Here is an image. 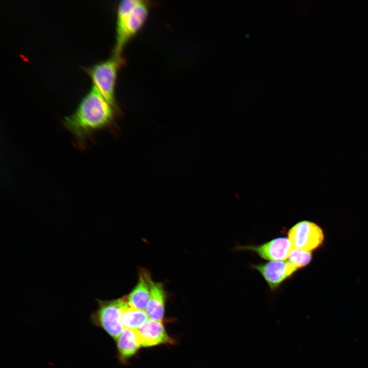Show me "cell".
Instances as JSON below:
<instances>
[{"label":"cell","mask_w":368,"mask_h":368,"mask_svg":"<svg viewBox=\"0 0 368 368\" xmlns=\"http://www.w3.org/2000/svg\"><path fill=\"white\" fill-rule=\"evenodd\" d=\"M117 341L119 357L122 362L133 356L142 346L134 329L124 328Z\"/></svg>","instance_id":"11"},{"label":"cell","mask_w":368,"mask_h":368,"mask_svg":"<svg viewBox=\"0 0 368 368\" xmlns=\"http://www.w3.org/2000/svg\"><path fill=\"white\" fill-rule=\"evenodd\" d=\"M124 60L122 57H112L94 65L84 68L91 78L101 94L113 106L117 108L115 98V87L118 70Z\"/></svg>","instance_id":"2"},{"label":"cell","mask_w":368,"mask_h":368,"mask_svg":"<svg viewBox=\"0 0 368 368\" xmlns=\"http://www.w3.org/2000/svg\"><path fill=\"white\" fill-rule=\"evenodd\" d=\"M311 259L312 255L310 251L293 248L287 261L298 269L307 266L311 262Z\"/></svg>","instance_id":"13"},{"label":"cell","mask_w":368,"mask_h":368,"mask_svg":"<svg viewBox=\"0 0 368 368\" xmlns=\"http://www.w3.org/2000/svg\"><path fill=\"white\" fill-rule=\"evenodd\" d=\"M97 302L98 308L90 315L91 323L117 340L124 329L121 316L123 309L127 304L125 296L110 301L97 299Z\"/></svg>","instance_id":"3"},{"label":"cell","mask_w":368,"mask_h":368,"mask_svg":"<svg viewBox=\"0 0 368 368\" xmlns=\"http://www.w3.org/2000/svg\"><path fill=\"white\" fill-rule=\"evenodd\" d=\"M238 250L256 252L260 257L271 261H284L288 258L293 249L288 238L279 237L260 244L237 246Z\"/></svg>","instance_id":"7"},{"label":"cell","mask_w":368,"mask_h":368,"mask_svg":"<svg viewBox=\"0 0 368 368\" xmlns=\"http://www.w3.org/2000/svg\"><path fill=\"white\" fill-rule=\"evenodd\" d=\"M149 319L146 311L132 308L127 304L122 312L124 328L136 330Z\"/></svg>","instance_id":"12"},{"label":"cell","mask_w":368,"mask_h":368,"mask_svg":"<svg viewBox=\"0 0 368 368\" xmlns=\"http://www.w3.org/2000/svg\"><path fill=\"white\" fill-rule=\"evenodd\" d=\"M166 294L163 285L155 282L150 283L149 301L146 312L150 319L162 321L165 312Z\"/></svg>","instance_id":"10"},{"label":"cell","mask_w":368,"mask_h":368,"mask_svg":"<svg viewBox=\"0 0 368 368\" xmlns=\"http://www.w3.org/2000/svg\"><path fill=\"white\" fill-rule=\"evenodd\" d=\"M251 267L261 274L272 291L277 290L297 270L289 262L284 261H271L252 264Z\"/></svg>","instance_id":"6"},{"label":"cell","mask_w":368,"mask_h":368,"mask_svg":"<svg viewBox=\"0 0 368 368\" xmlns=\"http://www.w3.org/2000/svg\"><path fill=\"white\" fill-rule=\"evenodd\" d=\"M288 238L293 248L310 251L322 244L324 235L317 224L305 220L296 223L289 229Z\"/></svg>","instance_id":"5"},{"label":"cell","mask_w":368,"mask_h":368,"mask_svg":"<svg viewBox=\"0 0 368 368\" xmlns=\"http://www.w3.org/2000/svg\"><path fill=\"white\" fill-rule=\"evenodd\" d=\"M150 274L147 270H142L139 274L137 283L131 292L125 296L128 305L132 308L146 311L150 293Z\"/></svg>","instance_id":"9"},{"label":"cell","mask_w":368,"mask_h":368,"mask_svg":"<svg viewBox=\"0 0 368 368\" xmlns=\"http://www.w3.org/2000/svg\"><path fill=\"white\" fill-rule=\"evenodd\" d=\"M141 346L152 347L162 343H172L162 321L149 319L136 330Z\"/></svg>","instance_id":"8"},{"label":"cell","mask_w":368,"mask_h":368,"mask_svg":"<svg viewBox=\"0 0 368 368\" xmlns=\"http://www.w3.org/2000/svg\"><path fill=\"white\" fill-rule=\"evenodd\" d=\"M148 12L149 7L147 3L139 1L123 23L116 27L113 56L121 57L124 47L142 28L147 18Z\"/></svg>","instance_id":"4"},{"label":"cell","mask_w":368,"mask_h":368,"mask_svg":"<svg viewBox=\"0 0 368 368\" xmlns=\"http://www.w3.org/2000/svg\"><path fill=\"white\" fill-rule=\"evenodd\" d=\"M116 109L93 84L74 111L63 119L62 124L77 145L83 148L95 133L112 123Z\"/></svg>","instance_id":"1"}]
</instances>
